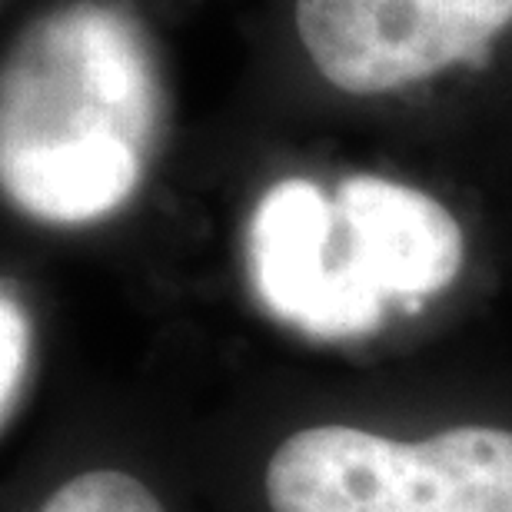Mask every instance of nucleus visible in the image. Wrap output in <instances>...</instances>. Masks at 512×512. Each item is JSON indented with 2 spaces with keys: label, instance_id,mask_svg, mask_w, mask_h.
<instances>
[{
  "label": "nucleus",
  "instance_id": "nucleus-1",
  "mask_svg": "<svg viewBox=\"0 0 512 512\" xmlns=\"http://www.w3.org/2000/svg\"><path fill=\"white\" fill-rule=\"evenodd\" d=\"M160 117L147 37L107 4L50 10L0 84V183L44 223L104 220L137 193Z\"/></svg>",
  "mask_w": 512,
  "mask_h": 512
},
{
  "label": "nucleus",
  "instance_id": "nucleus-6",
  "mask_svg": "<svg viewBox=\"0 0 512 512\" xmlns=\"http://www.w3.org/2000/svg\"><path fill=\"white\" fill-rule=\"evenodd\" d=\"M34 512H167V506L130 469L94 466L50 489Z\"/></svg>",
  "mask_w": 512,
  "mask_h": 512
},
{
  "label": "nucleus",
  "instance_id": "nucleus-7",
  "mask_svg": "<svg viewBox=\"0 0 512 512\" xmlns=\"http://www.w3.org/2000/svg\"><path fill=\"white\" fill-rule=\"evenodd\" d=\"M30 350H34V330L7 283L4 296H0V413H4V426L14 416L20 389L27 383V366L34 356Z\"/></svg>",
  "mask_w": 512,
  "mask_h": 512
},
{
  "label": "nucleus",
  "instance_id": "nucleus-5",
  "mask_svg": "<svg viewBox=\"0 0 512 512\" xmlns=\"http://www.w3.org/2000/svg\"><path fill=\"white\" fill-rule=\"evenodd\" d=\"M346 260L386 303L413 306L446 293L466 260L459 220L429 193L360 173L333 197Z\"/></svg>",
  "mask_w": 512,
  "mask_h": 512
},
{
  "label": "nucleus",
  "instance_id": "nucleus-3",
  "mask_svg": "<svg viewBox=\"0 0 512 512\" xmlns=\"http://www.w3.org/2000/svg\"><path fill=\"white\" fill-rule=\"evenodd\" d=\"M512 0H296L316 70L346 94H386L483 54Z\"/></svg>",
  "mask_w": 512,
  "mask_h": 512
},
{
  "label": "nucleus",
  "instance_id": "nucleus-4",
  "mask_svg": "<svg viewBox=\"0 0 512 512\" xmlns=\"http://www.w3.org/2000/svg\"><path fill=\"white\" fill-rule=\"evenodd\" d=\"M250 273L280 320L316 336H360L383 323L386 300L346 260L333 200L310 180H283L256 203Z\"/></svg>",
  "mask_w": 512,
  "mask_h": 512
},
{
  "label": "nucleus",
  "instance_id": "nucleus-2",
  "mask_svg": "<svg viewBox=\"0 0 512 512\" xmlns=\"http://www.w3.org/2000/svg\"><path fill=\"white\" fill-rule=\"evenodd\" d=\"M270 512H512V429L449 426L393 439L363 426H303L263 469Z\"/></svg>",
  "mask_w": 512,
  "mask_h": 512
}]
</instances>
